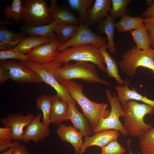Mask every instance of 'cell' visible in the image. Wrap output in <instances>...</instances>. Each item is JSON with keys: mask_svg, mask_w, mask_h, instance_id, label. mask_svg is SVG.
<instances>
[{"mask_svg": "<svg viewBox=\"0 0 154 154\" xmlns=\"http://www.w3.org/2000/svg\"><path fill=\"white\" fill-rule=\"evenodd\" d=\"M144 23L147 30L151 47L154 46V17L144 19Z\"/></svg>", "mask_w": 154, "mask_h": 154, "instance_id": "37", "label": "cell"}, {"mask_svg": "<svg viewBox=\"0 0 154 154\" xmlns=\"http://www.w3.org/2000/svg\"><path fill=\"white\" fill-rule=\"evenodd\" d=\"M14 23V22H12L9 20H6L4 19L0 18V24L1 26L4 25H13Z\"/></svg>", "mask_w": 154, "mask_h": 154, "instance_id": "42", "label": "cell"}, {"mask_svg": "<svg viewBox=\"0 0 154 154\" xmlns=\"http://www.w3.org/2000/svg\"><path fill=\"white\" fill-rule=\"evenodd\" d=\"M125 112L123 126L128 134L132 137H140L152 127L150 123H146L145 116L154 114V107L145 103L130 100L122 104Z\"/></svg>", "mask_w": 154, "mask_h": 154, "instance_id": "1", "label": "cell"}, {"mask_svg": "<svg viewBox=\"0 0 154 154\" xmlns=\"http://www.w3.org/2000/svg\"><path fill=\"white\" fill-rule=\"evenodd\" d=\"M116 28V23L109 14L98 26L97 29L99 32L105 33L107 37L108 48L111 52H116L114 41V30Z\"/></svg>", "mask_w": 154, "mask_h": 154, "instance_id": "24", "label": "cell"}, {"mask_svg": "<svg viewBox=\"0 0 154 154\" xmlns=\"http://www.w3.org/2000/svg\"><path fill=\"white\" fill-rule=\"evenodd\" d=\"M72 60L84 61L94 64L104 72V59L99 48L90 44L78 45L68 47L58 52L54 58L55 61L62 64Z\"/></svg>", "mask_w": 154, "mask_h": 154, "instance_id": "4", "label": "cell"}, {"mask_svg": "<svg viewBox=\"0 0 154 154\" xmlns=\"http://www.w3.org/2000/svg\"><path fill=\"white\" fill-rule=\"evenodd\" d=\"M142 17L144 19L154 17V0L151 5L143 13Z\"/></svg>", "mask_w": 154, "mask_h": 154, "instance_id": "38", "label": "cell"}, {"mask_svg": "<svg viewBox=\"0 0 154 154\" xmlns=\"http://www.w3.org/2000/svg\"><path fill=\"white\" fill-rule=\"evenodd\" d=\"M52 96L42 95L38 97L37 100L36 108L41 110L42 113V121L43 124L48 127L50 123V115Z\"/></svg>", "mask_w": 154, "mask_h": 154, "instance_id": "31", "label": "cell"}, {"mask_svg": "<svg viewBox=\"0 0 154 154\" xmlns=\"http://www.w3.org/2000/svg\"><path fill=\"white\" fill-rule=\"evenodd\" d=\"M68 119L73 124V127L79 130L83 136H90L92 130L90 123L85 117L76 109L75 105L69 102Z\"/></svg>", "mask_w": 154, "mask_h": 154, "instance_id": "19", "label": "cell"}, {"mask_svg": "<svg viewBox=\"0 0 154 154\" xmlns=\"http://www.w3.org/2000/svg\"><path fill=\"white\" fill-rule=\"evenodd\" d=\"M79 26V25L57 23L54 32L57 37L64 43L73 36Z\"/></svg>", "mask_w": 154, "mask_h": 154, "instance_id": "30", "label": "cell"}, {"mask_svg": "<svg viewBox=\"0 0 154 154\" xmlns=\"http://www.w3.org/2000/svg\"><path fill=\"white\" fill-rule=\"evenodd\" d=\"M41 114H37L26 126L22 141L26 143L30 140L38 143L48 137L50 129L41 121Z\"/></svg>", "mask_w": 154, "mask_h": 154, "instance_id": "13", "label": "cell"}, {"mask_svg": "<svg viewBox=\"0 0 154 154\" xmlns=\"http://www.w3.org/2000/svg\"><path fill=\"white\" fill-rule=\"evenodd\" d=\"M92 2V0H68L71 8L77 11L79 14L80 25L85 23Z\"/></svg>", "mask_w": 154, "mask_h": 154, "instance_id": "29", "label": "cell"}, {"mask_svg": "<svg viewBox=\"0 0 154 154\" xmlns=\"http://www.w3.org/2000/svg\"><path fill=\"white\" fill-rule=\"evenodd\" d=\"M69 109L68 103L57 94L52 96L50 115V123L60 125L67 121Z\"/></svg>", "mask_w": 154, "mask_h": 154, "instance_id": "15", "label": "cell"}, {"mask_svg": "<svg viewBox=\"0 0 154 154\" xmlns=\"http://www.w3.org/2000/svg\"><path fill=\"white\" fill-rule=\"evenodd\" d=\"M54 75L60 84L64 86L66 83L74 79L110 85L107 81L99 77L94 65L88 62L79 61L73 64H63L54 71Z\"/></svg>", "mask_w": 154, "mask_h": 154, "instance_id": "3", "label": "cell"}, {"mask_svg": "<svg viewBox=\"0 0 154 154\" xmlns=\"http://www.w3.org/2000/svg\"><path fill=\"white\" fill-rule=\"evenodd\" d=\"M9 59H17L23 62L30 60V58L27 54L22 53L14 48L0 51L1 60Z\"/></svg>", "mask_w": 154, "mask_h": 154, "instance_id": "34", "label": "cell"}, {"mask_svg": "<svg viewBox=\"0 0 154 154\" xmlns=\"http://www.w3.org/2000/svg\"><path fill=\"white\" fill-rule=\"evenodd\" d=\"M130 32L137 48L145 50L151 47L147 29L144 23Z\"/></svg>", "mask_w": 154, "mask_h": 154, "instance_id": "26", "label": "cell"}, {"mask_svg": "<svg viewBox=\"0 0 154 154\" xmlns=\"http://www.w3.org/2000/svg\"><path fill=\"white\" fill-rule=\"evenodd\" d=\"M130 142H128V143H127V145L128 146V147H129V154H135L132 153L131 152V148H130Z\"/></svg>", "mask_w": 154, "mask_h": 154, "instance_id": "44", "label": "cell"}, {"mask_svg": "<svg viewBox=\"0 0 154 154\" xmlns=\"http://www.w3.org/2000/svg\"><path fill=\"white\" fill-rule=\"evenodd\" d=\"M57 37L49 42L38 46L31 50L27 54L30 61L37 64H42L53 61L58 53L57 49L63 44Z\"/></svg>", "mask_w": 154, "mask_h": 154, "instance_id": "11", "label": "cell"}, {"mask_svg": "<svg viewBox=\"0 0 154 154\" xmlns=\"http://www.w3.org/2000/svg\"><path fill=\"white\" fill-rule=\"evenodd\" d=\"M49 9L51 17L57 23L80 25L78 18L75 14L65 7H60L56 0L50 1Z\"/></svg>", "mask_w": 154, "mask_h": 154, "instance_id": "16", "label": "cell"}, {"mask_svg": "<svg viewBox=\"0 0 154 154\" xmlns=\"http://www.w3.org/2000/svg\"><path fill=\"white\" fill-rule=\"evenodd\" d=\"M52 39L35 36L26 37L14 48L24 54L27 53L34 48L40 45L47 43Z\"/></svg>", "mask_w": 154, "mask_h": 154, "instance_id": "25", "label": "cell"}, {"mask_svg": "<svg viewBox=\"0 0 154 154\" xmlns=\"http://www.w3.org/2000/svg\"><path fill=\"white\" fill-rule=\"evenodd\" d=\"M129 82L127 79L124 86H116L115 89L117 94V98L123 104L128 100L140 101L154 107V101L139 93L134 88L130 89L128 85Z\"/></svg>", "mask_w": 154, "mask_h": 154, "instance_id": "20", "label": "cell"}, {"mask_svg": "<svg viewBox=\"0 0 154 154\" xmlns=\"http://www.w3.org/2000/svg\"><path fill=\"white\" fill-rule=\"evenodd\" d=\"M12 140L11 129L5 127L0 128V145L10 144Z\"/></svg>", "mask_w": 154, "mask_h": 154, "instance_id": "36", "label": "cell"}, {"mask_svg": "<svg viewBox=\"0 0 154 154\" xmlns=\"http://www.w3.org/2000/svg\"><path fill=\"white\" fill-rule=\"evenodd\" d=\"M21 62L36 73L40 77L42 82L52 87L58 96L68 103L70 102L76 105V102L72 97L66 86L60 84L54 75V71L62 64L55 61L42 64H36L30 60Z\"/></svg>", "mask_w": 154, "mask_h": 154, "instance_id": "5", "label": "cell"}, {"mask_svg": "<svg viewBox=\"0 0 154 154\" xmlns=\"http://www.w3.org/2000/svg\"><path fill=\"white\" fill-rule=\"evenodd\" d=\"M152 48L154 49V46H152Z\"/></svg>", "mask_w": 154, "mask_h": 154, "instance_id": "45", "label": "cell"}, {"mask_svg": "<svg viewBox=\"0 0 154 154\" xmlns=\"http://www.w3.org/2000/svg\"><path fill=\"white\" fill-rule=\"evenodd\" d=\"M21 21L23 26H38L54 21L45 0H23Z\"/></svg>", "mask_w": 154, "mask_h": 154, "instance_id": "7", "label": "cell"}, {"mask_svg": "<svg viewBox=\"0 0 154 154\" xmlns=\"http://www.w3.org/2000/svg\"><path fill=\"white\" fill-rule=\"evenodd\" d=\"M139 138V147L142 154H154V127Z\"/></svg>", "mask_w": 154, "mask_h": 154, "instance_id": "32", "label": "cell"}, {"mask_svg": "<svg viewBox=\"0 0 154 154\" xmlns=\"http://www.w3.org/2000/svg\"><path fill=\"white\" fill-rule=\"evenodd\" d=\"M119 64L121 71L130 76L135 75L139 67L149 69L154 74V50L151 47L141 50L135 46L124 54Z\"/></svg>", "mask_w": 154, "mask_h": 154, "instance_id": "6", "label": "cell"}, {"mask_svg": "<svg viewBox=\"0 0 154 154\" xmlns=\"http://www.w3.org/2000/svg\"><path fill=\"white\" fill-rule=\"evenodd\" d=\"M111 0H95L88 10L85 24L95 25L100 23L106 17L111 8Z\"/></svg>", "mask_w": 154, "mask_h": 154, "instance_id": "18", "label": "cell"}, {"mask_svg": "<svg viewBox=\"0 0 154 154\" xmlns=\"http://www.w3.org/2000/svg\"><path fill=\"white\" fill-rule=\"evenodd\" d=\"M92 136L85 137V141L80 149L81 154L86 151L87 148L92 146H97L101 147L110 142L117 140L120 134L118 130L110 129L102 130L96 132Z\"/></svg>", "mask_w": 154, "mask_h": 154, "instance_id": "14", "label": "cell"}, {"mask_svg": "<svg viewBox=\"0 0 154 154\" xmlns=\"http://www.w3.org/2000/svg\"><path fill=\"white\" fill-rule=\"evenodd\" d=\"M12 154H30L24 145H20L16 147Z\"/></svg>", "mask_w": 154, "mask_h": 154, "instance_id": "41", "label": "cell"}, {"mask_svg": "<svg viewBox=\"0 0 154 154\" xmlns=\"http://www.w3.org/2000/svg\"><path fill=\"white\" fill-rule=\"evenodd\" d=\"M0 65L6 71L9 79L17 83H38L42 82L40 77L36 73L21 62L9 60H0Z\"/></svg>", "mask_w": 154, "mask_h": 154, "instance_id": "10", "label": "cell"}, {"mask_svg": "<svg viewBox=\"0 0 154 154\" xmlns=\"http://www.w3.org/2000/svg\"><path fill=\"white\" fill-rule=\"evenodd\" d=\"M72 97L80 105L83 114L88 120L92 131L98 125L100 120L109 115L110 110L107 109L108 104L91 101L83 93V86L73 80L65 85Z\"/></svg>", "mask_w": 154, "mask_h": 154, "instance_id": "2", "label": "cell"}, {"mask_svg": "<svg viewBox=\"0 0 154 154\" xmlns=\"http://www.w3.org/2000/svg\"><path fill=\"white\" fill-rule=\"evenodd\" d=\"M9 79L7 72L0 65V83L2 84Z\"/></svg>", "mask_w": 154, "mask_h": 154, "instance_id": "40", "label": "cell"}, {"mask_svg": "<svg viewBox=\"0 0 154 154\" xmlns=\"http://www.w3.org/2000/svg\"><path fill=\"white\" fill-rule=\"evenodd\" d=\"M34 114H30L24 116L20 114H10L1 119L5 127L11 128L13 140L22 141L24 133V128L29 124L35 117Z\"/></svg>", "mask_w": 154, "mask_h": 154, "instance_id": "12", "label": "cell"}, {"mask_svg": "<svg viewBox=\"0 0 154 154\" xmlns=\"http://www.w3.org/2000/svg\"><path fill=\"white\" fill-rule=\"evenodd\" d=\"M22 11V1L13 0L10 4L7 5L3 10L4 19L7 20L12 19L14 23H19L21 21Z\"/></svg>", "mask_w": 154, "mask_h": 154, "instance_id": "27", "label": "cell"}, {"mask_svg": "<svg viewBox=\"0 0 154 154\" xmlns=\"http://www.w3.org/2000/svg\"><path fill=\"white\" fill-rule=\"evenodd\" d=\"M57 133L62 141L68 142L72 145L76 154L80 153L83 143V136L77 129L71 125L61 124L57 128Z\"/></svg>", "mask_w": 154, "mask_h": 154, "instance_id": "17", "label": "cell"}, {"mask_svg": "<svg viewBox=\"0 0 154 154\" xmlns=\"http://www.w3.org/2000/svg\"><path fill=\"white\" fill-rule=\"evenodd\" d=\"M101 148V154H123L125 151V148L117 140L113 141Z\"/></svg>", "mask_w": 154, "mask_h": 154, "instance_id": "35", "label": "cell"}, {"mask_svg": "<svg viewBox=\"0 0 154 154\" xmlns=\"http://www.w3.org/2000/svg\"><path fill=\"white\" fill-rule=\"evenodd\" d=\"M20 32L17 33L3 27L0 28V51L14 48L26 37Z\"/></svg>", "mask_w": 154, "mask_h": 154, "instance_id": "21", "label": "cell"}, {"mask_svg": "<svg viewBox=\"0 0 154 154\" xmlns=\"http://www.w3.org/2000/svg\"><path fill=\"white\" fill-rule=\"evenodd\" d=\"M107 39L93 32L88 25L82 23L79 25L78 29L73 36L63 43L58 48L60 52L68 47L76 45L90 44L99 48L106 45Z\"/></svg>", "mask_w": 154, "mask_h": 154, "instance_id": "9", "label": "cell"}, {"mask_svg": "<svg viewBox=\"0 0 154 154\" xmlns=\"http://www.w3.org/2000/svg\"><path fill=\"white\" fill-rule=\"evenodd\" d=\"M16 147H14L11 148L6 151L1 153V154H12V153Z\"/></svg>", "mask_w": 154, "mask_h": 154, "instance_id": "43", "label": "cell"}, {"mask_svg": "<svg viewBox=\"0 0 154 154\" xmlns=\"http://www.w3.org/2000/svg\"><path fill=\"white\" fill-rule=\"evenodd\" d=\"M107 44L99 48L100 52L106 65V73L109 77L114 78L119 85L123 86L125 84V81L121 77L117 64L115 60L107 52Z\"/></svg>", "mask_w": 154, "mask_h": 154, "instance_id": "23", "label": "cell"}, {"mask_svg": "<svg viewBox=\"0 0 154 154\" xmlns=\"http://www.w3.org/2000/svg\"><path fill=\"white\" fill-rule=\"evenodd\" d=\"M144 20V18L140 17H132L127 15L116 23V28L119 33L131 31L143 23Z\"/></svg>", "mask_w": 154, "mask_h": 154, "instance_id": "28", "label": "cell"}, {"mask_svg": "<svg viewBox=\"0 0 154 154\" xmlns=\"http://www.w3.org/2000/svg\"><path fill=\"white\" fill-rule=\"evenodd\" d=\"M57 23L54 21L48 24L44 25L23 26L21 28V32L29 36H37L53 39L57 37L54 32Z\"/></svg>", "mask_w": 154, "mask_h": 154, "instance_id": "22", "label": "cell"}, {"mask_svg": "<svg viewBox=\"0 0 154 154\" xmlns=\"http://www.w3.org/2000/svg\"><path fill=\"white\" fill-rule=\"evenodd\" d=\"M21 145L20 143L17 141H15L10 144L0 145V153L3 152L12 147H16Z\"/></svg>", "mask_w": 154, "mask_h": 154, "instance_id": "39", "label": "cell"}, {"mask_svg": "<svg viewBox=\"0 0 154 154\" xmlns=\"http://www.w3.org/2000/svg\"><path fill=\"white\" fill-rule=\"evenodd\" d=\"M132 0H111L110 15L115 20L118 17H123L127 15V6Z\"/></svg>", "mask_w": 154, "mask_h": 154, "instance_id": "33", "label": "cell"}, {"mask_svg": "<svg viewBox=\"0 0 154 154\" xmlns=\"http://www.w3.org/2000/svg\"><path fill=\"white\" fill-rule=\"evenodd\" d=\"M94 154V153H92V154Z\"/></svg>", "mask_w": 154, "mask_h": 154, "instance_id": "46", "label": "cell"}, {"mask_svg": "<svg viewBox=\"0 0 154 154\" xmlns=\"http://www.w3.org/2000/svg\"><path fill=\"white\" fill-rule=\"evenodd\" d=\"M105 92L106 98L111 106L110 113L107 117L100 120L97 127L92 131V133L113 129L118 131L123 136L128 135L119 120L120 117H124L125 113L117 96L115 93L112 95L108 89H106Z\"/></svg>", "mask_w": 154, "mask_h": 154, "instance_id": "8", "label": "cell"}]
</instances>
